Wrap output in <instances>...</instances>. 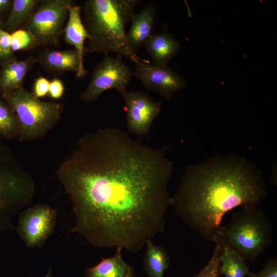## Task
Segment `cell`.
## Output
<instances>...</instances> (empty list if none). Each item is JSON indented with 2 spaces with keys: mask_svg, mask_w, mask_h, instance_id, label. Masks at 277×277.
I'll list each match as a JSON object with an SVG mask.
<instances>
[{
  "mask_svg": "<svg viewBox=\"0 0 277 277\" xmlns=\"http://www.w3.org/2000/svg\"><path fill=\"white\" fill-rule=\"evenodd\" d=\"M214 243L215 248L210 260L199 273L191 277H219V256L223 249V245L217 236L216 237Z\"/></svg>",
  "mask_w": 277,
  "mask_h": 277,
  "instance_id": "obj_22",
  "label": "cell"
},
{
  "mask_svg": "<svg viewBox=\"0 0 277 277\" xmlns=\"http://www.w3.org/2000/svg\"><path fill=\"white\" fill-rule=\"evenodd\" d=\"M64 86L62 82L57 78H54L50 82L48 93L53 99L61 98L64 93Z\"/></svg>",
  "mask_w": 277,
  "mask_h": 277,
  "instance_id": "obj_26",
  "label": "cell"
},
{
  "mask_svg": "<svg viewBox=\"0 0 277 277\" xmlns=\"http://www.w3.org/2000/svg\"><path fill=\"white\" fill-rule=\"evenodd\" d=\"M121 247L111 257L104 258L96 265L88 268L85 277H136L134 269L123 259Z\"/></svg>",
  "mask_w": 277,
  "mask_h": 277,
  "instance_id": "obj_15",
  "label": "cell"
},
{
  "mask_svg": "<svg viewBox=\"0 0 277 277\" xmlns=\"http://www.w3.org/2000/svg\"><path fill=\"white\" fill-rule=\"evenodd\" d=\"M133 75L148 90L155 92L166 100L170 99L185 85V79L168 66H159L140 58L134 62Z\"/></svg>",
  "mask_w": 277,
  "mask_h": 277,
  "instance_id": "obj_10",
  "label": "cell"
},
{
  "mask_svg": "<svg viewBox=\"0 0 277 277\" xmlns=\"http://www.w3.org/2000/svg\"><path fill=\"white\" fill-rule=\"evenodd\" d=\"M219 261V274H223L224 277L249 276L252 272L246 260L224 245Z\"/></svg>",
  "mask_w": 277,
  "mask_h": 277,
  "instance_id": "obj_19",
  "label": "cell"
},
{
  "mask_svg": "<svg viewBox=\"0 0 277 277\" xmlns=\"http://www.w3.org/2000/svg\"><path fill=\"white\" fill-rule=\"evenodd\" d=\"M19 123L13 110L0 101V131L6 135L19 134Z\"/></svg>",
  "mask_w": 277,
  "mask_h": 277,
  "instance_id": "obj_21",
  "label": "cell"
},
{
  "mask_svg": "<svg viewBox=\"0 0 277 277\" xmlns=\"http://www.w3.org/2000/svg\"><path fill=\"white\" fill-rule=\"evenodd\" d=\"M81 11V8L75 5L69 8L64 34L65 41L74 46L83 64L85 41L89 36L83 23Z\"/></svg>",
  "mask_w": 277,
  "mask_h": 277,
  "instance_id": "obj_17",
  "label": "cell"
},
{
  "mask_svg": "<svg viewBox=\"0 0 277 277\" xmlns=\"http://www.w3.org/2000/svg\"><path fill=\"white\" fill-rule=\"evenodd\" d=\"M37 58L29 56L24 60L9 59L0 73V88L4 94L21 88V85Z\"/></svg>",
  "mask_w": 277,
  "mask_h": 277,
  "instance_id": "obj_16",
  "label": "cell"
},
{
  "mask_svg": "<svg viewBox=\"0 0 277 277\" xmlns=\"http://www.w3.org/2000/svg\"><path fill=\"white\" fill-rule=\"evenodd\" d=\"M152 60V64L167 66L180 48L179 41L168 31L153 34L143 45Z\"/></svg>",
  "mask_w": 277,
  "mask_h": 277,
  "instance_id": "obj_14",
  "label": "cell"
},
{
  "mask_svg": "<svg viewBox=\"0 0 277 277\" xmlns=\"http://www.w3.org/2000/svg\"><path fill=\"white\" fill-rule=\"evenodd\" d=\"M145 244L143 269L148 277H164L170 265L167 251L163 247L154 244L152 239H148Z\"/></svg>",
  "mask_w": 277,
  "mask_h": 277,
  "instance_id": "obj_18",
  "label": "cell"
},
{
  "mask_svg": "<svg viewBox=\"0 0 277 277\" xmlns=\"http://www.w3.org/2000/svg\"><path fill=\"white\" fill-rule=\"evenodd\" d=\"M138 0H86L81 9L89 36L85 53L113 52L134 62L139 57L131 48L125 27L134 14Z\"/></svg>",
  "mask_w": 277,
  "mask_h": 277,
  "instance_id": "obj_3",
  "label": "cell"
},
{
  "mask_svg": "<svg viewBox=\"0 0 277 277\" xmlns=\"http://www.w3.org/2000/svg\"><path fill=\"white\" fill-rule=\"evenodd\" d=\"M267 194L260 171L249 160L216 156L187 167L171 206L189 227L214 242L226 213L239 206L256 208Z\"/></svg>",
  "mask_w": 277,
  "mask_h": 277,
  "instance_id": "obj_2",
  "label": "cell"
},
{
  "mask_svg": "<svg viewBox=\"0 0 277 277\" xmlns=\"http://www.w3.org/2000/svg\"><path fill=\"white\" fill-rule=\"evenodd\" d=\"M44 277H53L52 272L51 269H50L48 273L46 274V275Z\"/></svg>",
  "mask_w": 277,
  "mask_h": 277,
  "instance_id": "obj_30",
  "label": "cell"
},
{
  "mask_svg": "<svg viewBox=\"0 0 277 277\" xmlns=\"http://www.w3.org/2000/svg\"><path fill=\"white\" fill-rule=\"evenodd\" d=\"M35 45L34 39L28 31L22 29L13 32L11 34L12 51L25 50Z\"/></svg>",
  "mask_w": 277,
  "mask_h": 277,
  "instance_id": "obj_23",
  "label": "cell"
},
{
  "mask_svg": "<svg viewBox=\"0 0 277 277\" xmlns=\"http://www.w3.org/2000/svg\"><path fill=\"white\" fill-rule=\"evenodd\" d=\"M40 1L38 0H14L5 27L7 30L15 31L28 18Z\"/></svg>",
  "mask_w": 277,
  "mask_h": 277,
  "instance_id": "obj_20",
  "label": "cell"
},
{
  "mask_svg": "<svg viewBox=\"0 0 277 277\" xmlns=\"http://www.w3.org/2000/svg\"><path fill=\"white\" fill-rule=\"evenodd\" d=\"M56 218V210L51 207L34 205L19 214L17 233L27 247H40L53 232Z\"/></svg>",
  "mask_w": 277,
  "mask_h": 277,
  "instance_id": "obj_8",
  "label": "cell"
},
{
  "mask_svg": "<svg viewBox=\"0 0 277 277\" xmlns=\"http://www.w3.org/2000/svg\"><path fill=\"white\" fill-rule=\"evenodd\" d=\"M249 277H277V258L270 259L257 273L251 272Z\"/></svg>",
  "mask_w": 277,
  "mask_h": 277,
  "instance_id": "obj_24",
  "label": "cell"
},
{
  "mask_svg": "<svg viewBox=\"0 0 277 277\" xmlns=\"http://www.w3.org/2000/svg\"><path fill=\"white\" fill-rule=\"evenodd\" d=\"M26 194L23 176L0 174V235L12 226L13 217L25 207Z\"/></svg>",
  "mask_w": 277,
  "mask_h": 277,
  "instance_id": "obj_11",
  "label": "cell"
},
{
  "mask_svg": "<svg viewBox=\"0 0 277 277\" xmlns=\"http://www.w3.org/2000/svg\"><path fill=\"white\" fill-rule=\"evenodd\" d=\"M37 61L51 72H75L77 78L83 77L87 73L75 49L46 50L41 53Z\"/></svg>",
  "mask_w": 277,
  "mask_h": 277,
  "instance_id": "obj_12",
  "label": "cell"
},
{
  "mask_svg": "<svg viewBox=\"0 0 277 277\" xmlns=\"http://www.w3.org/2000/svg\"><path fill=\"white\" fill-rule=\"evenodd\" d=\"M0 48L9 58L12 54L11 48V34L0 27Z\"/></svg>",
  "mask_w": 277,
  "mask_h": 277,
  "instance_id": "obj_27",
  "label": "cell"
},
{
  "mask_svg": "<svg viewBox=\"0 0 277 277\" xmlns=\"http://www.w3.org/2000/svg\"><path fill=\"white\" fill-rule=\"evenodd\" d=\"M119 93L125 102L129 132L138 136L147 135L161 111V103L142 91L125 89Z\"/></svg>",
  "mask_w": 277,
  "mask_h": 277,
  "instance_id": "obj_9",
  "label": "cell"
},
{
  "mask_svg": "<svg viewBox=\"0 0 277 277\" xmlns=\"http://www.w3.org/2000/svg\"><path fill=\"white\" fill-rule=\"evenodd\" d=\"M156 12V6L148 4L132 17L127 37L131 48L135 52L153 34Z\"/></svg>",
  "mask_w": 277,
  "mask_h": 277,
  "instance_id": "obj_13",
  "label": "cell"
},
{
  "mask_svg": "<svg viewBox=\"0 0 277 277\" xmlns=\"http://www.w3.org/2000/svg\"><path fill=\"white\" fill-rule=\"evenodd\" d=\"M49 81L45 77H39L35 82L33 94L37 98L44 97L49 92Z\"/></svg>",
  "mask_w": 277,
  "mask_h": 277,
  "instance_id": "obj_25",
  "label": "cell"
},
{
  "mask_svg": "<svg viewBox=\"0 0 277 277\" xmlns=\"http://www.w3.org/2000/svg\"><path fill=\"white\" fill-rule=\"evenodd\" d=\"M4 96L17 116L22 141L43 136L60 118L62 109L60 103L42 101L22 87Z\"/></svg>",
  "mask_w": 277,
  "mask_h": 277,
  "instance_id": "obj_5",
  "label": "cell"
},
{
  "mask_svg": "<svg viewBox=\"0 0 277 277\" xmlns=\"http://www.w3.org/2000/svg\"><path fill=\"white\" fill-rule=\"evenodd\" d=\"M74 5L71 0L43 1L23 24V28L31 33L35 45L55 44L62 34L69 8Z\"/></svg>",
  "mask_w": 277,
  "mask_h": 277,
  "instance_id": "obj_6",
  "label": "cell"
},
{
  "mask_svg": "<svg viewBox=\"0 0 277 277\" xmlns=\"http://www.w3.org/2000/svg\"><path fill=\"white\" fill-rule=\"evenodd\" d=\"M0 58L2 59H8L9 58L6 55V54L4 53L3 50L0 48Z\"/></svg>",
  "mask_w": 277,
  "mask_h": 277,
  "instance_id": "obj_29",
  "label": "cell"
},
{
  "mask_svg": "<svg viewBox=\"0 0 277 277\" xmlns=\"http://www.w3.org/2000/svg\"><path fill=\"white\" fill-rule=\"evenodd\" d=\"M133 75L122 57L105 55L93 70L90 83L79 97L84 102L93 103L108 90L114 89L120 92L126 89Z\"/></svg>",
  "mask_w": 277,
  "mask_h": 277,
  "instance_id": "obj_7",
  "label": "cell"
},
{
  "mask_svg": "<svg viewBox=\"0 0 277 277\" xmlns=\"http://www.w3.org/2000/svg\"><path fill=\"white\" fill-rule=\"evenodd\" d=\"M172 173L163 148L119 128L85 134L57 173L73 205L71 232L94 246L137 252L165 229Z\"/></svg>",
  "mask_w": 277,
  "mask_h": 277,
  "instance_id": "obj_1",
  "label": "cell"
},
{
  "mask_svg": "<svg viewBox=\"0 0 277 277\" xmlns=\"http://www.w3.org/2000/svg\"><path fill=\"white\" fill-rule=\"evenodd\" d=\"M11 3L9 0H0V12L8 9Z\"/></svg>",
  "mask_w": 277,
  "mask_h": 277,
  "instance_id": "obj_28",
  "label": "cell"
},
{
  "mask_svg": "<svg viewBox=\"0 0 277 277\" xmlns=\"http://www.w3.org/2000/svg\"><path fill=\"white\" fill-rule=\"evenodd\" d=\"M271 223L263 211L243 208L221 226L216 236L224 246L252 262L271 244Z\"/></svg>",
  "mask_w": 277,
  "mask_h": 277,
  "instance_id": "obj_4",
  "label": "cell"
}]
</instances>
